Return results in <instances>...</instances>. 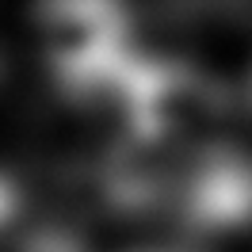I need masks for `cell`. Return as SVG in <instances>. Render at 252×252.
Listing matches in <instances>:
<instances>
[{"label":"cell","mask_w":252,"mask_h":252,"mask_svg":"<svg viewBox=\"0 0 252 252\" xmlns=\"http://www.w3.org/2000/svg\"><path fill=\"white\" fill-rule=\"evenodd\" d=\"M34 42L73 92L130 62V12L123 0H38Z\"/></svg>","instance_id":"cell-1"},{"label":"cell","mask_w":252,"mask_h":252,"mask_svg":"<svg viewBox=\"0 0 252 252\" xmlns=\"http://www.w3.org/2000/svg\"><path fill=\"white\" fill-rule=\"evenodd\" d=\"M12 210H16V191H12V184H8L4 176H0V221L8 218Z\"/></svg>","instance_id":"cell-2"}]
</instances>
